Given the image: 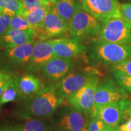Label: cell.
Returning a JSON list of instances; mask_svg holds the SVG:
<instances>
[{
	"mask_svg": "<svg viewBox=\"0 0 131 131\" xmlns=\"http://www.w3.org/2000/svg\"><path fill=\"white\" fill-rule=\"evenodd\" d=\"M24 99L16 113L18 117L25 119L51 117L64 100L57 95L53 84L44 86L34 95Z\"/></svg>",
	"mask_w": 131,
	"mask_h": 131,
	"instance_id": "1",
	"label": "cell"
},
{
	"mask_svg": "<svg viewBox=\"0 0 131 131\" xmlns=\"http://www.w3.org/2000/svg\"><path fill=\"white\" fill-rule=\"evenodd\" d=\"M88 53L92 61L114 66L131 57V46L95 40L89 46Z\"/></svg>",
	"mask_w": 131,
	"mask_h": 131,
	"instance_id": "2",
	"label": "cell"
},
{
	"mask_svg": "<svg viewBox=\"0 0 131 131\" xmlns=\"http://www.w3.org/2000/svg\"><path fill=\"white\" fill-rule=\"evenodd\" d=\"M101 23L80 7L69 23V33L70 37L83 41L98 38L101 29Z\"/></svg>",
	"mask_w": 131,
	"mask_h": 131,
	"instance_id": "3",
	"label": "cell"
},
{
	"mask_svg": "<svg viewBox=\"0 0 131 131\" xmlns=\"http://www.w3.org/2000/svg\"><path fill=\"white\" fill-rule=\"evenodd\" d=\"M87 123L85 114L70 105L60 106L51 116L53 131H81Z\"/></svg>",
	"mask_w": 131,
	"mask_h": 131,
	"instance_id": "4",
	"label": "cell"
},
{
	"mask_svg": "<svg viewBox=\"0 0 131 131\" xmlns=\"http://www.w3.org/2000/svg\"><path fill=\"white\" fill-rule=\"evenodd\" d=\"M96 75H99V72L94 68L73 70L63 79L53 84V86L57 95L65 99L83 88Z\"/></svg>",
	"mask_w": 131,
	"mask_h": 131,
	"instance_id": "5",
	"label": "cell"
},
{
	"mask_svg": "<svg viewBox=\"0 0 131 131\" xmlns=\"http://www.w3.org/2000/svg\"><path fill=\"white\" fill-rule=\"evenodd\" d=\"M97 40L131 46V24L122 18H111L101 23Z\"/></svg>",
	"mask_w": 131,
	"mask_h": 131,
	"instance_id": "6",
	"label": "cell"
},
{
	"mask_svg": "<svg viewBox=\"0 0 131 131\" xmlns=\"http://www.w3.org/2000/svg\"><path fill=\"white\" fill-rule=\"evenodd\" d=\"M127 98L128 95L125 90L112 79L107 78L101 80L99 81L96 88L92 112L101 106L111 103H119Z\"/></svg>",
	"mask_w": 131,
	"mask_h": 131,
	"instance_id": "7",
	"label": "cell"
},
{
	"mask_svg": "<svg viewBox=\"0 0 131 131\" xmlns=\"http://www.w3.org/2000/svg\"><path fill=\"white\" fill-rule=\"evenodd\" d=\"M33 30L35 38L40 41L47 40V39L63 35L69 31V24L58 15L52 4L42 26Z\"/></svg>",
	"mask_w": 131,
	"mask_h": 131,
	"instance_id": "8",
	"label": "cell"
},
{
	"mask_svg": "<svg viewBox=\"0 0 131 131\" xmlns=\"http://www.w3.org/2000/svg\"><path fill=\"white\" fill-rule=\"evenodd\" d=\"M99 81V75L92 78L83 88L66 98L69 104L83 114H91L95 94Z\"/></svg>",
	"mask_w": 131,
	"mask_h": 131,
	"instance_id": "9",
	"label": "cell"
},
{
	"mask_svg": "<svg viewBox=\"0 0 131 131\" xmlns=\"http://www.w3.org/2000/svg\"><path fill=\"white\" fill-rule=\"evenodd\" d=\"M82 7L101 23L122 18L121 4L117 0H86L82 3Z\"/></svg>",
	"mask_w": 131,
	"mask_h": 131,
	"instance_id": "10",
	"label": "cell"
},
{
	"mask_svg": "<svg viewBox=\"0 0 131 131\" xmlns=\"http://www.w3.org/2000/svg\"><path fill=\"white\" fill-rule=\"evenodd\" d=\"M74 69L71 59L53 56L41 69L44 78L49 82L57 83Z\"/></svg>",
	"mask_w": 131,
	"mask_h": 131,
	"instance_id": "11",
	"label": "cell"
},
{
	"mask_svg": "<svg viewBox=\"0 0 131 131\" xmlns=\"http://www.w3.org/2000/svg\"><path fill=\"white\" fill-rule=\"evenodd\" d=\"M54 56L52 40L37 41L34 46L30 62L26 67L30 72H37Z\"/></svg>",
	"mask_w": 131,
	"mask_h": 131,
	"instance_id": "12",
	"label": "cell"
},
{
	"mask_svg": "<svg viewBox=\"0 0 131 131\" xmlns=\"http://www.w3.org/2000/svg\"><path fill=\"white\" fill-rule=\"evenodd\" d=\"M52 42L55 57L71 59L80 56L86 50V47L83 42L72 38L54 39Z\"/></svg>",
	"mask_w": 131,
	"mask_h": 131,
	"instance_id": "13",
	"label": "cell"
},
{
	"mask_svg": "<svg viewBox=\"0 0 131 131\" xmlns=\"http://www.w3.org/2000/svg\"><path fill=\"white\" fill-rule=\"evenodd\" d=\"M34 30L9 29L0 37V48L9 49L35 41Z\"/></svg>",
	"mask_w": 131,
	"mask_h": 131,
	"instance_id": "14",
	"label": "cell"
},
{
	"mask_svg": "<svg viewBox=\"0 0 131 131\" xmlns=\"http://www.w3.org/2000/svg\"><path fill=\"white\" fill-rule=\"evenodd\" d=\"M92 115L96 116L107 126L117 127L122 119L119 103H111L99 107L93 111ZM91 115V114H90Z\"/></svg>",
	"mask_w": 131,
	"mask_h": 131,
	"instance_id": "15",
	"label": "cell"
},
{
	"mask_svg": "<svg viewBox=\"0 0 131 131\" xmlns=\"http://www.w3.org/2000/svg\"><path fill=\"white\" fill-rule=\"evenodd\" d=\"M36 41L6 49L4 55L10 63L16 66H26L30 62Z\"/></svg>",
	"mask_w": 131,
	"mask_h": 131,
	"instance_id": "16",
	"label": "cell"
},
{
	"mask_svg": "<svg viewBox=\"0 0 131 131\" xmlns=\"http://www.w3.org/2000/svg\"><path fill=\"white\" fill-rule=\"evenodd\" d=\"M15 81L21 98H23L34 95L44 87L42 82L37 77L30 73L15 77Z\"/></svg>",
	"mask_w": 131,
	"mask_h": 131,
	"instance_id": "17",
	"label": "cell"
},
{
	"mask_svg": "<svg viewBox=\"0 0 131 131\" xmlns=\"http://www.w3.org/2000/svg\"><path fill=\"white\" fill-rule=\"evenodd\" d=\"M58 15L69 24L81 5L77 0H57L53 3Z\"/></svg>",
	"mask_w": 131,
	"mask_h": 131,
	"instance_id": "18",
	"label": "cell"
},
{
	"mask_svg": "<svg viewBox=\"0 0 131 131\" xmlns=\"http://www.w3.org/2000/svg\"><path fill=\"white\" fill-rule=\"evenodd\" d=\"M16 126L19 131H53L51 122L41 118L27 119Z\"/></svg>",
	"mask_w": 131,
	"mask_h": 131,
	"instance_id": "19",
	"label": "cell"
},
{
	"mask_svg": "<svg viewBox=\"0 0 131 131\" xmlns=\"http://www.w3.org/2000/svg\"><path fill=\"white\" fill-rule=\"evenodd\" d=\"M50 6H45L38 8L30 13L23 12L21 16L28 21L30 25L32 26V30H34V29L40 27L42 26L45 16L49 12Z\"/></svg>",
	"mask_w": 131,
	"mask_h": 131,
	"instance_id": "20",
	"label": "cell"
},
{
	"mask_svg": "<svg viewBox=\"0 0 131 131\" xmlns=\"http://www.w3.org/2000/svg\"><path fill=\"white\" fill-rule=\"evenodd\" d=\"M0 10L3 14L14 17L22 15V4L19 0H0Z\"/></svg>",
	"mask_w": 131,
	"mask_h": 131,
	"instance_id": "21",
	"label": "cell"
},
{
	"mask_svg": "<svg viewBox=\"0 0 131 131\" xmlns=\"http://www.w3.org/2000/svg\"><path fill=\"white\" fill-rule=\"evenodd\" d=\"M19 98H21V94L16 84L15 76H14L10 83L3 92L2 95L0 98V106L8 103L17 100Z\"/></svg>",
	"mask_w": 131,
	"mask_h": 131,
	"instance_id": "22",
	"label": "cell"
},
{
	"mask_svg": "<svg viewBox=\"0 0 131 131\" xmlns=\"http://www.w3.org/2000/svg\"><path fill=\"white\" fill-rule=\"evenodd\" d=\"M112 75L121 88L131 94V76L118 70L112 69Z\"/></svg>",
	"mask_w": 131,
	"mask_h": 131,
	"instance_id": "23",
	"label": "cell"
},
{
	"mask_svg": "<svg viewBox=\"0 0 131 131\" xmlns=\"http://www.w3.org/2000/svg\"><path fill=\"white\" fill-rule=\"evenodd\" d=\"M20 2L24 13L32 12L38 8L50 6L52 4L48 0H20Z\"/></svg>",
	"mask_w": 131,
	"mask_h": 131,
	"instance_id": "24",
	"label": "cell"
},
{
	"mask_svg": "<svg viewBox=\"0 0 131 131\" xmlns=\"http://www.w3.org/2000/svg\"><path fill=\"white\" fill-rule=\"evenodd\" d=\"M9 29H16V30L32 29V26L23 16H15L11 19Z\"/></svg>",
	"mask_w": 131,
	"mask_h": 131,
	"instance_id": "25",
	"label": "cell"
},
{
	"mask_svg": "<svg viewBox=\"0 0 131 131\" xmlns=\"http://www.w3.org/2000/svg\"><path fill=\"white\" fill-rule=\"evenodd\" d=\"M87 126L89 131H103L107 126L96 116L91 114Z\"/></svg>",
	"mask_w": 131,
	"mask_h": 131,
	"instance_id": "26",
	"label": "cell"
},
{
	"mask_svg": "<svg viewBox=\"0 0 131 131\" xmlns=\"http://www.w3.org/2000/svg\"><path fill=\"white\" fill-rule=\"evenodd\" d=\"M14 75L12 73L5 70L0 71V98L2 95L3 92L10 83Z\"/></svg>",
	"mask_w": 131,
	"mask_h": 131,
	"instance_id": "27",
	"label": "cell"
},
{
	"mask_svg": "<svg viewBox=\"0 0 131 131\" xmlns=\"http://www.w3.org/2000/svg\"><path fill=\"white\" fill-rule=\"evenodd\" d=\"M122 114V119L126 122L131 119V100L129 99L123 100L119 102Z\"/></svg>",
	"mask_w": 131,
	"mask_h": 131,
	"instance_id": "28",
	"label": "cell"
},
{
	"mask_svg": "<svg viewBox=\"0 0 131 131\" xmlns=\"http://www.w3.org/2000/svg\"><path fill=\"white\" fill-rule=\"evenodd\" d=\"M12 18L10 16L4 14L0 16V37L9 29Z\"/></svg>",
	"mask_w": 131,
	"mask_h": 131,
	"instance_id": "29",
	"label": "cell"
},
{
	"mask_svg": "<svg viewBox=\"0 0 131 131\" xmlns=\"http://www.w3.org/2000/svg\"><path fill=\"white\" fill-rule=\"evenodd\" d=\"M112 69L118 70L131 76V57L118 64L112 66Z\"/></svg>",
	"mask_w": 131,
	"mask_h": 131,
	"instance_id": "30",
	"label": "cell"
},
{
	"mask_svg": "<svg viewBox=\"0 0 131 131\" xmlns=\"http://www.w3.org/2000/svg\"><path fill=\"white\" fill-rule=\"evenodd\" d=\"M121 13L122 18L131 24V3L121 4Z\"/></svg>",
	"mask_w": 131,
	"mask_h": 131,
	"instance_id": "31",
	"label": "cell"
},
{
	"mask_svg": "<svg viewBox=\"0 0 131 131\" xmlns=\"http://www.w3.org/2000/svg\"><path fill=\"white\" fill-rule=\"evenodd\" d=\"M118 127L123 131H131V119L126 121Z\"/></svg>",
	"mask_w": 131,
	"mask_h": 131,
	"instance_id": "32",
	"label": "cell"
},
{
	"mask_svg": "<svg viewBox=\"0 0 131 131\" xmlns=\"http://www.w3.org/2000/svg\"><path fill=\"white\" fill-rule=\"evenodd\" d=\"M0 131H19L17 126H1Z\"/></svg>",
	"mask_w": 131,
	"mask_h": 131,
	"instance_id": "33",
	"label": "cell"
},
{
	"mask_svg": "<svg viewBox=\"0 0 131 131\" xmlns=\"http://www.w3.org/2000/svg\"><path fill=\"white\" fill-rule=\"evenodd\" d=\"M4 55L0 53V71L4 70Z\"/></svg>",
	"mask_w": 131,
	"mask_h": 131,
	"instance_id": "34",
	"label": "cell"
},
{
	"mask_svg": "<svg viewBox=\"0 0 131 131\" xmlns=\"http://www.w3.org/2000/svg\"><path fill=\"white\" fill-rule=\"evenodd\" d=\"M113 129H114V127H111L107 126L103 131H113Z\"/></svg>",
	"mask_w": 131,
	"mask_h": 131,
	"instance_id": "35",
	"label": "cell"
},
{
	"mask_svg": "<svg viewBox=\"0 0 131 131\" xmlns=\"http://www.w3.org/2000/svg\"><path fill=\"white\" fill-rule=\"evenodd\" d=\"M81 131H89L88 129V126H87V124H86V125L84 127H83V129H82Z\"/></svg>",
	"mask_w": 131,
	"mask_h": 131,
	"instance_id": "36",
	"label": "cell"
},
{
	"mask_svg": "<svg viewBox=\"0 0 131 131\" xmlns=\"http://www.w3.org/2000/svg\"><path fill=\"white\" fill-rule=\"evenodd\" d=\"M113 131H123V130H121V129H119L118 127H115V128H114V129H113Z\"/></svg>",
	"mask_w": 131,
	"mask_h": 131,
	"instance_id": "37",
	"label": "cell"
},
{
	"mask_svg": "<svg viewBox=\"0 0 131 131\" xmlns=\"http://www.w3.org/2000/svg\"><path fill=\"white\" fill-rule=\"evenodd\" d=\"M2 14H3V13L1 12V10H0V16H1V15H2Z\"/></svg>",
	"mask_w": 131,
	"mask_h": 131,
	"instance_id": "38",
	"label": "cell"
},
{
	"mask_svg": "<svg viewBox=\"0 0 131 131\" xmlns=\"http://www.w3.org/2000/svg\"><path fill=\"white\" fill-rule=\"evenodd\" d=\"M80 1H82V3H83V2H84V1H86V0H80Z\"/></svg>",
	"mask_w": 131,
	"mask_h": 131,
	"instance_id": "39",
	"label": "cell"
},
{
	"mask_svg": "<svg viewBox=\"0 0 131 131\" xmlns=\"http://www.w3.org/2000/svg\"><path fill=\"white\" fill-rule=\"evenodd\" d=\"M19 1H20V0H19Z\"/></svg>",
	"mask_w": 131,
	"mask_h": 131,
	"instance_id": "40",
	"label": "cell"
},
{
	"mask_svg": "<svg viewBox=\"0 0 131 131\" xmlns=\"http://www.w3.org/2000/svg\"><path fill=\"white\" fill-rule=\"evenodd\" d=\"M56 1H57V0H56Z\"/></svg>",
	"mask_w": 131,
	"mask_h": 131,
	"instance_id": "41",
	"label": "cell"
}]
</instances>
